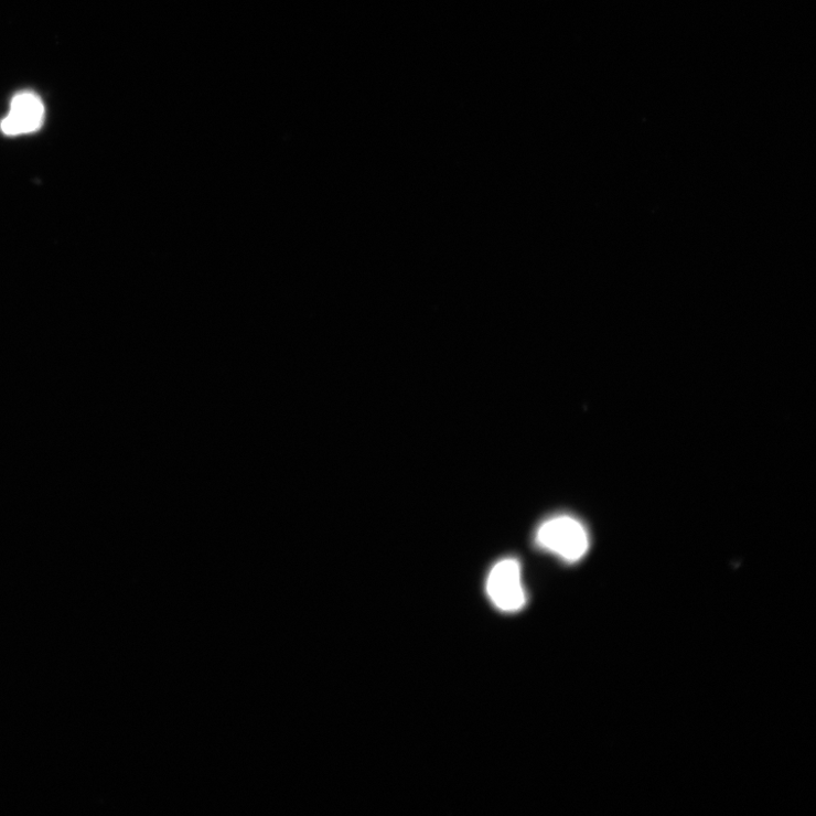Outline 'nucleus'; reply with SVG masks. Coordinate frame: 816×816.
<instances>
[{"label": "nucleus", "mask_w": 816, "mask_h": 816, "mask_svg": "<svg viewBox=\"0 0 816 816\" xmlns=\"http://www.w3.org/2000/svg\"><path fill=\"white\" fill-rule=\"evenodd\" d=\"M485 592L490 602L503 614L514 615L522 611L527 595L519 560L509 557L496 562L488 571Z\"/></svg>", "instance_id": "2"}, {"label": "nucleus", "mask_w": 816, "mask_h": 816, "mask_svg": "<svg viewBox=\"0 0 816 816\" xmlns=\"http://www.w3.org/2000/svg\"><path fill=\"white\" fill-rule=\"evenodd\" d=\"M536 543L538 547L566 562L580 561L590 548L589 534L584 525L567 515L545 520L537 529Z\"/></svg>", "instance_id": "1"}, {"label": "nucleus", "mask_w": 816, "mask_h": 816, "mask_svg": "<svg viewBox=\"0 0 816 816\" xmlns=\"http://www.w3.org/2000/svg\"><path fill=\"white\" fill-rule=\"evenodd\" d=\"M45 105L37 95L31 92L18 94L9 115L0 122V129L10 137L34 133L45 120Z\"/></svg>", "instance_id": "3"}]
</instances>
